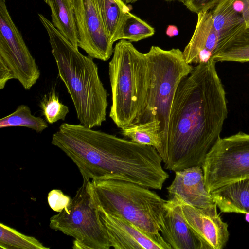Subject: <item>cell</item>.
Returning <instances> with one entry per match:
<instances>
[{
	"instance_id": "cell-1",
	"label": "cell",
	"mask_w": 249,
	"mask_h": 249,
	"mask_svg": "<svg viewBox=\"0 0 249 249\" xmlns=\"http://www.w3.org/2000/svg\"><path fill=\"white\" fill-rule=\"evenodd\" d=\"M211 59L181 81L172 105L168 136L157 152L166 170L202 166L220 138L228 115L226 92Z\"/></svg>"
},
{
	"instance_id": "cell-2",
	"label": "cell",
	"mask_w": 249,
	"mask_h": 249,
	"mask_svg": "<svg viewBox=\"0 0 249 249\" xmlns=\"http://www.w3.org/2000/svg\"><path fill=\"white\" fill-rule=\"evenodd\" d=\"M52 144L76 164L82 177L134 183L161 190L169 178L157 150L81 124H61Z\"/></svg>"
},
{
	"instance_id": "cell-3",
	"label": "cell",
	"mask_w": 249,
	"mask_h": 249,
	"mask_svg": "<svg viewBox=\"0 0 249 249\" xmlns=\"http://www.w3.org/2000/svg\"><path fill=\"white\" fill-rule=\"evenodd\" d=\"M45 28L57 67L74 105L81 124L90 128L100 126L106 120L107 93L93 58L82 54L65 38L52 22L38 14Z\"/></svg>"
},
{
	"instance_id": "cell-4",
	"label": "cell",
	"mask_w": 249,
	"mask_h": 249,
	"mask_svg": "<svg viewBox=\"0 0 249 249\" xmlns=\"http://www.w3.org/2000/svg\"><path fill=\"white\" fill-rule=\"evenodd\" d=\"M108 73L112 93L109 117L124 129L136 123L146 105L149 71L145 53L131 42L119 40L114 48Z\"/></svg>"
},
{
	"instance_id": "cell-5",
	"label": "cell",
	"mask_w": 249,
	"mask_h": 249,
	"mask_svg": "<svg viewBox=\"0 0 249 249\" xmlns=\"http://www.w3.org/2000/svg\"><path fill=\"white\" fill-rule=\"evenodd\" d=\"M89 191L96 208L149 233H160L166 200L149 188L128 181L96 178L90 181Z\"/></svg>"
},
{
	"instance_id": "cell-6",
	"label": "cell",
	"mask_w": 249,
	"mask_h": 249,
	"mask_svg": "<svg viewBox=\"0 0 249 249\" xmlns=\"http://www.w3.org/2000/svg\"><path fill=\"white\" fill-rule=\"evenodd\" d=\"M145 54L149 71L147 102L135 124L154 120L160 122L158 151L167 138L172 105L178 87L193 67L186 62L183 52L179 49L166 50L152 46Z\"/></svg>"
},
{
	"instance_id": "cell-7",
	"label": "cell",
	"mask_w": 249,
	"mask_h": 249,
	"mask_svg": "<svg viewBox=\"0 0 249 249\" xmlns=\"http://www.w3.org/2000/svg\"><path fill=\"white\" fill-rule=\"evenodd\" d=\"M83 178L69 206L50 218V227L73 237V249H109L111 247L99 211L91 200L90 179Z\"/></svg>"
},
{
	"instance_id": "cell-8",
	"label": "cell",
	"mask_w": 249,
	"mask_h": 249,
	"mask_svg": "<svg viewBox=\"0 0 249 249\" xmlns=\"http://www.w3.org/2000/svg\"><path fill=\"white\" fill-rule=\"evenodd\" d=\"M40 71L20 32L0 0V89L8 81L18 80L26 90L37 81Z\"/></svg>"
},
{
	"instance_id": "cell-9",
	"label": "cell",
	"mask_w": 249,
	"mask_h": 249,
	"mask_svg": "<svg viewBox=\"0 0 249 249\" xmlns=\"http://www.w3.org/2000/svg\"><path fill=\"white\" fill-rule=\"evenodd\" d=\"M201 167L210 193L249 178V134L239 132L220 138L206 155Z\"/></svg>"
},
{
	"instance_id": "cell-10",
	"label": "cell",
	"mask_w": 249,
	"mask_h": 249,
	"mask_svg": "<svg viewBox=\"0 0 249 249\" xmlns=\"http://www.w3.org/2000/svg\"><path fill=\"white\" fill-rule=\"evenodd\" d=\"M77 31L78 45L93 59L107 61L113 43L106 33L93 0H71Z\"/></svg>"
},
{
	"instance_id": "cell-11",
	"label": "cell",
	"mask_w": 249,
	"mask_h": 249,
	"mask_svg": "<svg viewBox=\"0 0 249 249\" xmlns=\"http://www.w3.org/2000/svg\"><path fill=\"white\" fill-rule=\"evenodd\" d=\"M97 209L111 247L114 249H172L160 233H149L122 217Z\"/></svg>"
},
{
	"instance_id": "cell-12",
	"label": "cell",
	"mask_w": 249,
	"mask_h": 249,
	"mask_svg": "<svg viewBox=\"0 0 249 249\" xmlns=\"http://www.w3.org/2000/svg\"><path fill=\"white\" fill-rule=\"evenodd\" d=\"M181 203V202H180ZM185 220L202 249H222L228 241L230 233L227 223L223 221L215 203L205 208H199L182 203Z\"/></svg>"
},
{
	"instance_id": "cell-13",
	"label": "cell",
	"mask_w": 249,
	"mask_h": 249,
	"mask_svg": "<svg viewBox=\"0 0 249 249\" xmlns=\"http://www.w3.org/2000/svg\"><path fill=\"white\" fill-rule=\"evenodd\" d=\"M175 173L173 181L167 188L171 197L199 208H207L215 203L206 187L201 166L191 167Z\"/></svg>"
},
{
	"instance_id": "cell-14",
	"label": "cell",
	"mask_w": 249,
	"mask_h": 249,
	"mask_svg": "<svg viewBox=\"0 0 249 249\" xmlns=\"http://www.w3.org/2000/svg\"><path fill=\"white\" fill-rule=\"evenodd\" d=\"M197 14L194 33L182 51L185 61L189 64L207 62L221 48L220 38L213 26L211 11H202Z\"/></svg>"
},
{
	"instance_id": "cell-15",
	"label": "cell",
	"mask_w": 249,
	"mask_h": 249,
	"mask_svg": "<svg viewBox=\"0 0 249 249\" xmlns=\"http://www.w3.org/2000/svg\"><path fill=\"white\" fill-rule=\"evenodd\" d=\"M160 232L172 249H202L200 242L184 219L180 202L175 198L166 200Z\"/></svg>"
},
{
	"instance_id": "cell-16",
	"label": "cell",
	"mask_w": 249,
	"mask_h": 249,
	"mask_svg": "<svg viewBox=\"0 0 249 249\" xmlns=\"http://www.w3.org/2000/svg\"><path fill=\"white\" fill-rule=\"evenodd\" d=\"M211 194L221 212L249 214V178L225 185Z\"/></svg>"
},
{
	"instance_id": "cell-17",
	"label": "cell",
	"mask_w": 249,
	"mask_h": 249,
	"mask_svg": "<svg viewBox=\"0 0 249 249\" xmlns=\"http://www.w3.org/2000/svg\"><path fill=\"white\" fill-rule=\"evenodd\" d=\"M234 0H221L211 11L213 26L220 40V49L246 28L243 17L234 7Z\"/></svg>"
},
{
	"instance_id": "cell-18",
	"label": "cell",
	"mask_w": 249,
	"mask_h": 249,
	"mask_svg": "<svg viewBox=\"0 0 249 249\" xmlns=\"http://www.w3.org/2000/svg\"><path fill=\"white\" fill-rule=\"evenodd\" d=\"M51 11L52 23L59 33L78 47L77 31L71 0H44Z\"/></svg>"
},
{
	"instance_id": "cell-19",
	"label": "cell",
	"mask_w": 249,
	"mask_h": 249,
	"mask_svg": "<svg viewBox=\"0 0 249 249\" xmlns=\"http://www.w3.org/2000/svg\"><path fill=\"white\" fill-rule=\"evenodd\" d=\"M106 33L113 43L124 16L130 9L122 0H93Z\"/></svg>"
},
{
	"instance_id": "cell-20",
	"label": "cell",
	"mask_w": 249,
	"mask_h": 249,
	"mask_svg": "<svg viewBox=\"0 0 249 249\" xmlns=\"http://www.w3.org/2000/svg\"><path fill=\"white\" fill-rule=\"evenodd\" d=\"M212 59L216 62H249V27L227 42Z\"/></svg>"
},
{
	"instance_id": "cell-21",
	"label": "cell",
	"mask_w": 249,
	"mask_h": 249,
	"mask_svg": "<svg viewBox=\"0 0 249 249\" xmlns=\"http://www.w3.org/2000/svg\"><path fill=\"white\" fill-rule=\"evenodd\" d=\"M154 28L136 15L127 13L123 19L113 42L126 40L137 42L152 36Z\"/></svg>"
},
{
	"instance_id": "cell-22",
	"label": "cell",
	"mask_w": 249,
	"mask_h": 249,
	"mask_svg": "<svg viewBox=\"0 0 249 249\" xmlns=\"http://www.w3.org/2000/svg\"><path fill=\"white\" fill-rule=\"evenodd\" d=\"M160 122L154 120L135 124L121 129V133L137 143L151 146L157 150L160 146Z\"/></svg>"
},
{
	"instance_id": "cell-23",
	"label": "cell",
	"mask_w": 249,
	"mask_h": 249,
	"mask_svg": "<svg viewBox=\"0 0 249 249\" xmlns=\"http://www.w3.org/2000/svg\"><path fill=\"white\" fill-rule=\"evenodd\" d=\"M47 123L46 120L33 115L27 105L22 104L14 112L0 120V128L22 126L41 133L48 128Z\"/></svg>"
},
{
	"instance_id": "cell-24",
	"label": "cell",
	"mask_w": 249,
	"mask_h": 249,
	"mask_svg": "<svg viewBox=\"0 0 249 249\" xmlns=\"http://www.w3.org/2000/svg\"><path fill=\"white\" fill-rule=\"evenodd\" d=\"M0 247L5 249H48L36 238L25 235L5 225L0 223Z\"/></svg>"
},
{
	"instance_id": "cell-25",
	"label": "cell",
	"mask_w": 249,
	"mask_h": 249,
	"mask_svg": "<svg viewBox=\"0 0 249 249\" xmlns=\"http://www.w3.org/2000/svg\"><path fill=\"white\" fill-rule=\"evenodd\" d=\"M39 107L42 115L50 124L59 120H65L69 112L68 107L60 102L59 95L54 88L42 97Z\"/></svg>"
},
{
	"instance_id": "cell-26",
	"label": "cell",
	"mask_w": 249,
	"mask_h": 249,
	"mask_svg": "<svg viewBox=\"0 0 249 249\" xmlns=\"http://www.w3.org/2000/svg\"><path fill=\"white\" fill-rule=\"evenodd\" d=\"M71 198L59 189H53L48 194L47 200L50 208L60 213L70 204Z\"/></svg>"
},
{
	"instance_id": "cell-27",
	"label": "cell",
	"mask_w": 249,
	"mask_h": 249,
	"mask_svg": "<svg viewBox=\"0 0 249 249\" xmlns=\"http://www.w3.org/2000/svg\"><path fill=\"white\" fill-rule=\"evenodd\" d=\"M221 0H186L183 4L190 11L198 13L213 8Z\"/></svg>"
},
{
	"instance_id": "cell-28",
	"label": "cell",
	"mask_w": 249,
	"mask_h": 249,
	"mask_svg": "<svg viewBox=\"0 0 249 249\" xmlns=\"http://www.w3.org/2000/svg\"><path fill=\"white\" fill-rule=\"evenodd\" d=\"M178 32L179 31L177 27L173 25H168L166 30V35L170 37L177 36Z\"/></svg>"
},
{
	"instance_id": "cell-29",
	"label": "cell",
	"mask_w": 249,
	"mask_h": 249,
	"mask_svg": "<svg viewBox=\"0 0 249 249\" xmlns=\"http://www.w3.org/2000/svg\"><path fill=\"white\" fill-rule=\"evenodd\" d=\"M126 4L133 3L140 0H122Z\"/></svg>"
},
{
	"instance_id": "cell-30",
	"label": "cell",
	"mask_w": 249,
	"mask_h": 249,
	"mask_svg": "<svg viewBox=\"0 0 249 249\" xmlns=\"http://www.w3.org/2000/svg\"><path fill=\"white\" fill-rule=\"evenodd\" d=\"M164 0L167 1H177L182 2L183 4L186 0Z\"/></svg>"
}]
</instances>
